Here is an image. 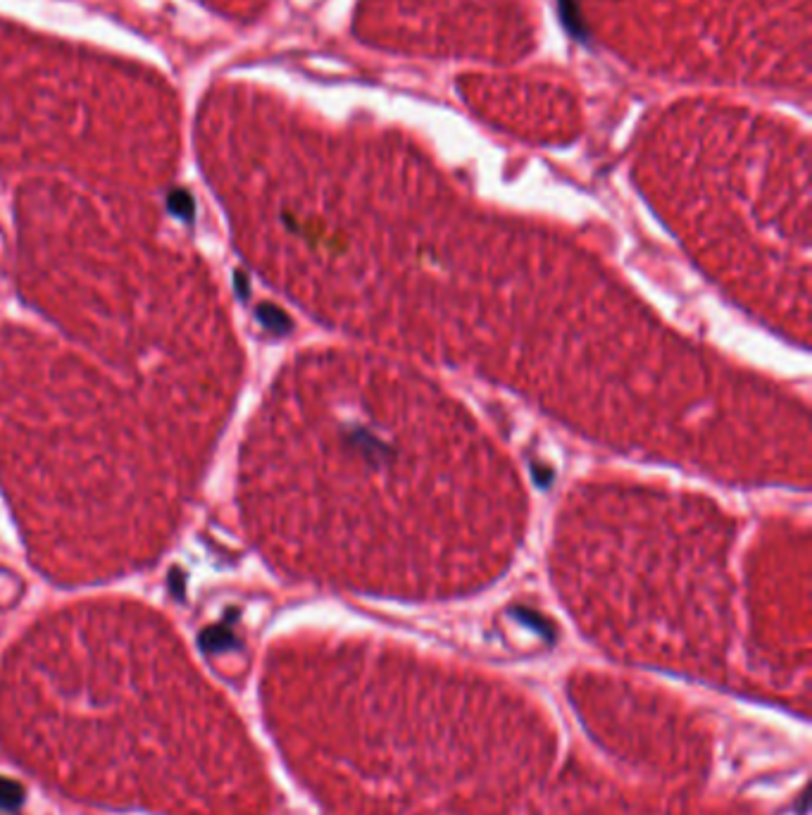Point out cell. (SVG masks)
Wrapping results in <instances>:
<instances>
[{
    "label": "cell",
    "mask_w": 812,
    "mask_h": 815,
    "mask_svg": "<svg viewBox=\"0 0 812 815\" xmlns=\"http://www.w3.org/2000/svg\"><path fill=\"white\" fill-rule=\"evenodd\" d=\"M24 804V787L15 780L0 778V811H15Z\"/></svg>",
    "instance_id": "obj_1"
},
{
    "label": "cell",
    "mask_w": 812,
    "mask_h": 815,
    "mask_svg": "<svg viewBox=\"0 0 812 815\" xmlns=\"http://www.w3.org/2000/svg\"><path fill=\"white\" fill-rule=\"evenodd\" d=\"M231 644H234V640H231V634L227 630H210L208 634H203V646L205 652H222V648H229Z\"/></svg>",
    "instance_id": "obj_2"
}]
</instances>
